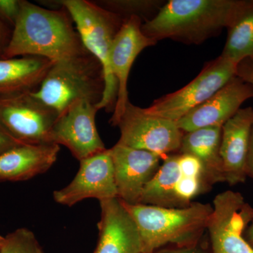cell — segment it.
I'll return each instance as SVG.
<instances>
[{"instance_id": "obj_1", "label": "cell", "mask_w": 253, "mask_h": 253, "mask_svg": "<svg viewBox=\"0 0 253 253\" xmlns=\"http://www.w3.org/2000/svg\"><path fill=\"white\" fill-rule=\"evenodd\" d=\"M64 7L48 9L22 1L4 59L40 56L56 61L89 53Z\"/></svg>"}, {"instance_id": "obj_2", "label": "cell", "mask_w": 253, "mask_h": 253, "mask_svg": "<svg viewBox=\"0 0 253 253\" xmlns=\"http://www.w3.org/2000/svg\"><path fill=\"white\" fill-rule=\"evenodd\" d=\"M253 4L243 0H170L141 30L157 42L172 39L199 44L229 29Z\"/></svg>"}, {"instance_id": "obj_3", "label": "cell", "mask_w": 253, "mask_h": 253, "mask_svg": "<svg viewBox=\"0 0 253 253\" xmlns=\"http://www.w3.org/2000/svg\"><path fill=\"white\" fill-rule=\"evenodd\" d=\"M123 204L139 229L142 253H151L165 246L198 244L207 230L212 212L211 205L197 202L180 208Z\"/></svg>"}, {"instance_id": "obj_4", "label": "cell", "mask_w": 253, "mask_h": 253, "mask_svg": "<svg viewBox=\"0 0 253 253\" xmlns=\"http://www.w3.org/2000/svg\"><path fill=\"white\" fill-rule=\"evenodd\" d=\"M104 91L102 66L89 52L54 61L38 90L32 94L59 116L80 100L97 104Z\"/></svg>"}, {"instance_id": "obj_5", "label": "cell", "mask_w": 253, "mask_h": 253, "mask_svg": "<svg viewBox=\"0 0 253 253\" xmlns=\"http://www.w3.org/2000/svg\"><path fill=\"white\" fill-rule=\"evenodd\" d=\"M60 4L71 15L83 45L103 67L104 91L96 108L114 111L118 84L110 69L109 56L113 41L126 19L86 0H63Z\"/></svg>"}, {"instance_id": "obj_6", "label": "cell", "mask_w": 253, "mask_h": 253, "mask_svg": "<svg viewBox=\"0 0 253 253\" xmlns=\"http://www.w3.org/2000/svg\"><path fill=\"white\" fill-rule=\"evenodd\" d=\"M146 184L139 204L164 208H185L212 186L199 160L187 154H171Z\"/></svg>"}, {"instance_id": "obj_7", "label": "cell", "mask_w": 253, "mask_h": 253, "mask_svg": "<svg viewBox=\"0 0 253 253\" xmlns=\"http://www.w3.org/2000/svg\"><path fill=\"white\" fill-rule=\"evenodd\" d=\"M237 67V64L220 56L208 63L187 85L155 100L144 111L176 122L235 77Z\"/></svg>"}, {"instance_id": "obj_8", "label": "cell", "mask_w": 253, "mask_h": 253, "mask_svg": "<svg viewBox=\"0 0 253 253\" xmlns=\"http://www.w3.org/2000/svg\"><path fill=\"white\" fill-rule=\"evenodd\" d=\"M117 126L121 131L118 144L154 153L162 160L179 153L184 134L174 121L149 114L130 101Z\"/></svg>"}, {"instance_id": "obj_9", "label": "cell", "mask_w": 253, "mask_h": 253, "mask_svg": "<svg viewBox=\"0 0 253 253\" xmlns=\"http://www.w3.org/2000/svg\"><path fill=\"white\" fill-rule=\"evenodd\" d=\"M59 114L32 93L0 100V126L21 144H54L52 130Z\"/></svg>"}, {"instance_id": "obj_10", "label": "cell", "mask_w": 253, "mask_h": 253, "mask_svg": "<svg viewBox=\"0 0 253 253\" xmlns=\"http://www.w3.org/2000/svg\"><path fill=\"white\" fill-rule=\"evenodd\" d=\"M253 219V208L239 192L226 191L213 200L208 221L212 253H253L244 233Z\"/></svg>"}, {"instance_id": "obj_11", "label": "cell", "mask_w": 253, "mask_h": 253, "mask_svg": "<svg viewBox=\"0 0 253 253\" xmlns=\"http://www.w3.org/2000/svg\"><path fill=\"white\" fill-rule=\"evenodd\" d=\"M98 111L96 104L86 100L73 103L55 123L53 143L66 146L79 161L105 151L96 126Z\"/></svg>"}, {"instance_id": "obj_12", "label": "cell", "mask_w": 253, "mask_h": 253, "mask_svg": "<svg viewBox=\"0 0 253 253\" xmlns=\"http://www.w3.org/2000/svg\"><path fill=\"white\" fill-rule=\"evenodd\" d=\"M80 169L73 181L54 192V199L63 206H71L86 199L99 201L118 198L114 168L110 149L80 161Z\"/></svg>"}, {"instance_id": "obj_13", "label": "cell", "mask_w": 253, "mask_h": 253, "mask_svg": "<svg viewBox=\"0 0 253 253\" xmlns=\"http://www.w3.org/2000/svg\"><path fill=\"white\" fill-rule=\"evenodd\" d=\"M141 26L139 16L126 18L113 41L110 52V69L118 84L117 99L110 119L113 126H118L129 101L127 82L133 63L143 50L157 43L143 33Z\"/></svg>"}, {"instance_id": "obj_14", "label": "cell", "mask_w": 253, "mask_h": 253, "mask_svg": "<svg viewBox=\"0 0 253 253\" xmlns=\"http://www.w3.org/2000/svg\"><path fill=\"white\" fill-rule=\"evenodd\" d=\"M110 152L118 199L126 204H139L143 190L158 172L162 158L154 153L118 143Z\"/></svg>"}, {"instance_id": "obj_15", "label": "cell", "mask_w": 253, "mask_h": 253, "mask_svg": "<svg viewBox=\"0 0 253 253\" xmlns=\"http://www.w3.org/2000/svg\"><path fill=\"white\" fill-rule=\"evenodd\" d=\"M251 98H253V85L236 76L207 101L176 121V126L184 133L208 126H222Z\"/></svg>"}, {"instance_id": "obj_16", "label": "cell", "mask_w": 253, "mask_h": 253, "mask_svg": "<svg viewBox=\"0 0 253 253\" xmlns=\"http://www.w3.org/2000/svg\"><path fill=\"white\" fill-rule=\"evenodd\" d=\"M99 241L94 253H142L135 221L118 198L99 201Z\"/></svg>"}, {"instance_id": "obj_17", "label": "cell", "mask_w": 253, "mask_h": 253, "mask_svg": "<svg viewBox=\"0 0 253 253\" xmlns=\"http://www.w3.org/2000/svg\"><path fill=\"white\" fill-rule=\"evenodd\" d=\"M253 126V109H241L222 126L220 156L226 182L234 186L247 177L246 161Z\"/></svg>"}, {"instance_id": "obj_18", "label": "cell", "mask_w": 253, "mask_h": 253, "mask_svg": "<svg viewBox=\"0 0 253 253\" xmlns=\"http://www.w3.org/2000/svg\"><path fill=\"white\" fill-rule=\"evenodd\" d=\"M59 145L19 144L0 154V181H23L49 170Z\"/></svg>"}, {"instance_id": "obj_19", "label": "cell", "mask_w": 253, "mask_h": 253, "mask_svg": "<svg viewBox=\"0 0 253 253\" xmlns=\"http://www.w3.org/2000/svg\"><path fill=\"white\" fill-rule=\"evenodd\" d=\"M54 62L40 56L0 59V94L36 92Z\"/></svg>"}, {"instance_id": "obj_20", "label": "cell", "mask_w": 253, "mask_h": 253, "mask_svg": "<svg viewBox=\"0 0 253 253\" xmlns=\"http://www.w3.org/2000/svg\"><path fill=\"white\" fill-rule=\"evenodd\" d=\"M221 130L222 126H212L184 133L179 151L199 160L211 186L226 182L220 156Z\"/></svg>"}, {"instance_id": "obj_21", "label": "cell", "mask_w": 253, "mask_h": 253, "mask_svg": "<svg viewBox=\"0 0 253 253\" xmlns=\"http://www.w3.org/2000/svg\"><path fill=\"white\" fill-rule=\"evenodd\" d=\"M221 56L237 65L253 59V4L229 28Z\"/></svg>"}, {"instance_id": "obj_22", "label": "cell", "mask_w": 253, "mask_h": 253, "mask_svg": "<svg viewBox=\"0 0 253 253\" xmlns=\"http://www.w3.org/2000/svg\"><path fill=\"white\" fill-rule=\"evenodd\" d=\"M97 4L104 9L119 15L123 18V16L126 15V19L132 16H139L141 18L140 15L144 16L146 14H149L155 10H160L164 4L162 1L154 0H113L101 1Z\"/></svg>"}, {"instance_id": "obj_23", "label": "cell", "mask_w": 253, "mask_h": 253, "mask_svg": "<svg viewBox=\"0 0 253 253\" xmlns=\"http://www.w3.org/2000/svg\"><path fill=\"white\" fill-rule=\"evenodd\" d=\"M0 253H44L34 233L19 228L4 237Z\"/></svg>"}, {"instance_id": "obj_24", "label": "cell", "mask_w": 253, "mask_h": 253, "mask_svg": "<svg viewBox=\"0 0 253 253\" xmlns=\"http://www.w3.org/2000/svg\"><path fill=\"white\" fill-rule=\"evenodd\" d=\"M151 253H212L211 247L203 242V239L198 244L192 246H168L156 250Z\"/></svg>"}, {"instance_id": "obj_25", "label": "cell", "mask_w": 253, "mask_h": 253, "mask_svg": "<svg viewBox=\"0 0 253 253\" xmlns=\"http://www.w3.org/2000/svg\"><path fill=\"white\" fill-rule=\"evenodd\" d=\"M21 2L16 0H0V14L14 25L21 9Z\"/></svg>"}, {"instance_id": "obj_26", "label": "cell", "mask_w": 253, "mask_h": 253, "mask_svg": "<svg viewBox=\"0 0 253 253\" xmlns=\"http://www.w3.org/2000/svg\"><path fill=\"white\" fill-rule=\"evenodd\" d=\"M236 76L253 85V59H247L238 65Z\"/></svg>"}, {"instance_id": "obj_27", "label": "cell", "mask_w": 253, "mask_h": 253, "mask_svg": "<svg viewBox=\"0 0 253 253\" xmlns=\"http://www.w3.org/2000/svg\"><path fill=\"white\" fill-rule=\"evenodd\" d=\"M19 144H21L15 140L0 126V154Z\"/></svg>"}, {"instance_id": "obj_28", "label": "cell", "mask_w": 253, "mask_h": 253, "mask_svg": "<svg viewBox=\"0 0 253 253\" xmlns=\"http://www.w3.org/2000/svg\"><path fill=\"white\" fill-rule=\"evenodd\" d=\"M246 174L253 179V126L251 131V140H250L249 153L246 161Z\"/></svg>"}, {"instance_id": "obj_29", "label": "cell", "mask_w": 253, "mask_h": 253, "mask_svg": "<svg viewBox=\"0 0 253 253\" xmlns=\"http://www.w3.org/2000/svg\"><path fill=\"white\" fill-rule=\"evenodd\" d=\"M244 239L253 249V219L245 231Z\"/></svg>"}, {"instance_id": "obj_30", "label": "cell", "mask_w": 253, "mask_h": 253, "mask_svg": "<svg viewBox=\"0 0 253 253\" xmlns=\"http://www.w3.org/2000/svg\"><path fill=\"white\" fill-rule=\"evenodd\" d=\"M3 239H4V237L0 236V248H1V244H2Z\"/></svg>"}]
</instances>
